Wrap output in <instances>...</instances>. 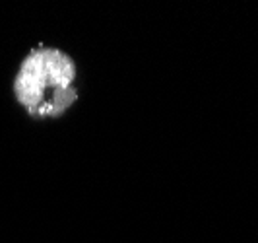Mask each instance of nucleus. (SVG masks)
Returning <instances> with one entry per match:
<instances>
[{
    "label": "nucleus",
    "instance_id": "obj_1",
    "mask_svg": "<svg viewBox=\"0 0 258 243\" xmlns=\"http://www.w3.org/2000/svg\"><path fill=\"white\" fill-rule=\"evenodd\" d=\"M76 64L54 47H37L22 61L14 95L33 117H58L76 102Z\"/></svg>",
    "mask_w": 258,
    "mask_h": 243
}]
</instances>
